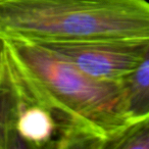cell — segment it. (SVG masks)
<instances>
[{
	"label": "cell",
	"instance_id": "1",
	"mask_svg": "<svg viewBox=\"0 0 149 149\" xmlns=\"http://www.w3.org/2000/svg\"><path fill=\"white\" fill-rule=\"evenodd\" d=\"M1 41L5 61L21 91L56 120V149H108L134 124L120 83L89 77L39 44Z\"/></svg>",
	"mask_w": 149,
	"mask_h": 149
},
{
	"label": "cell",
	"instance_id": "2",
	"mask_svg": "<svg viewBox=\"0 0 149 149\" xmlns=\"http://www.w3.org/2000/svg\"><path fill=\"white\" fill-rule=\"evenodd\" d=\"M0 40L149 41V1L0 0Z\"/></svg>",
	"mask_w": 149,
	"mask_h": 149
},
{
	"label": "cell",
	"instance_id": "3",
	"mask_svg": "<svg viewBox=\"0 0 149 149\" xmlns=\"http://www.w3.org/2000/svg\"><path fill=\"white\" fill-rule=\"evenodd\" d=\"M52 50L91 78L120 83L139 65L149 41H101L39 44Z\"/></svg>",
	"mask_w": 149,
	"mask_h": 149
},
{
	"label": "cell",
	"instance_id": "4",
	"mask_svg": "<svg viewBox=\"0 0 149 149\" xmlns=\"http://www.w3.org/2000/svg\"><path fill=\"white\" fill-rule=\"evenodd\" d=\"M13 82L17 90L13 123L17 149H56L58 139L56 120L47 108L28 97L15 80Z\"/></svg>",
	"mask_w": 149,
	"mask_h": 149
},
{
	"label": "cell",
	"instance_id": "5",
	"mask_svg": "<svg viewBox=\"0 0 149 149\" xmlns=\"http://www.w3.org/2000/svg\"><path fill=\"white\" fill-rule=\"evenodd\" d=\"M127 107L135 123L149 116V47L139 65L120 82Z\"/></svg>",
	"mask_w": 149,
	"mask_h": 149
},
{
	"label": "cell",
	"instance_id": "6",
	"mask_svg": "<svg viewBox=\"0 0 149 149\" xmlns=\"http://www.w3.org/2000/svg\"><path fill=\"white\" fill-rule=\"evenodd\" d=\"M108 149H149V116L133 124Z\"/></svg>",
	"mask_w": 149,
	"mask_h": 149
},
{
	"label": "cell",
	"instance_id": "7",
	"mask_svg": "<svg viewBox=\"0 0 149 149\" xmlns=\"http://www.w3.org/2000/svg\"><path fill=\"white\" fill-rule=\"evenodd\" d=\"M3 72H4V54H3L2 41L0 40V90H1V83H2Z\"/></svg>",
	"mask_w": 149,
	"mask_h": 149
}]
</instances>
